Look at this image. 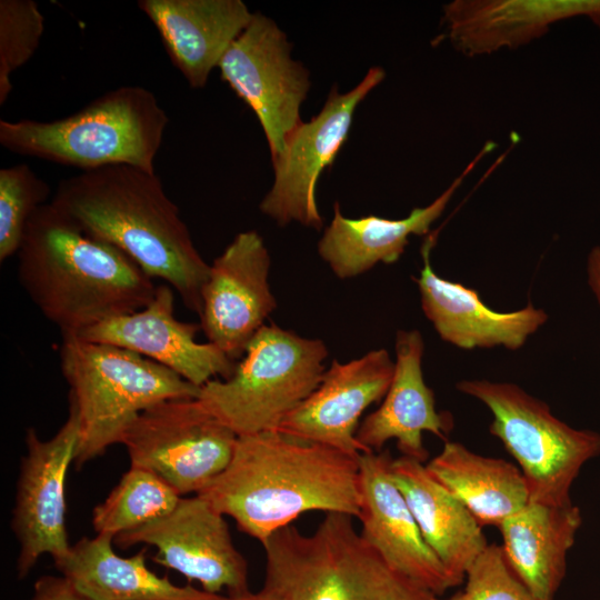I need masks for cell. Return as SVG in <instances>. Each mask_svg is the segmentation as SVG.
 Masks as SVG:
<instances>
[{"label": "cell", "mask_w": 600, "mask_h": 600, "mask_svg": "<svg viewBox=\"0 0 600 600\" xmlns=\"http://www.w3.org/2000/svg\"><path fill=\"white\" fill-rule=\"evenodd\" d=\"M197 494L263 544L308 511L358 518L359 458L278 430L239 436L228 466Z\"/></svg>", "instance_id": "6da1fadb"}, {"label": "cell", "mask_w": 600, "mask_h": 600, "mask_svg": "<svg viewBox=\"0 0 600 600\" xmlns=\"http://www.w3.org/2000/svg\"><path fill=\"white\" fill-rule=\"evenodd\" d=\"M86 234L166 281L200 314L210 264L194 246L179 208L156 171L112 164L61 180L50 200Z\"/></svg>", "instance_id": "7a4b0ae2"}, {"label": "cell", "mask_w": 600, "mask_h": 600, "mask_svg": "<svg viewBox=\"0 0 600 600\" xmlns=\"http://www.w3.org/2000/svg\"><path fill=\"white\" fill-rule=\"evenodd\" d=\"M18 279L62 337L144 308L157 286L117 248L86 234L51 202L31 216Z\"/></svg>", "instance_id": "3957f363"}, {"label": "cell", "mask_w": 600, "mask_h": 600, "mask_svg": "<svg viewBox=\"0 0 600 600\" xmlns=\"http://www.w3.org/2000/svg\"><path fill=\"white\" fill-rule=\"evenodd\" d=\"M168 123L169 117L152 91L127 84L64 118L1 119L0 144L19 156L82 171L112 164L156 171Z\"/></svg>", "instance_id": "277c9868"}, {"label": "cell", "mask_w": 600, "mask_h": 600, "mask_svg": "<svg viewBox=\"0 0 600 600\" xmlns=\"http://www.w3.org/2000/svg\"><path fill=\"white\" fill-rule=\"evenodd\" d=\"M262 589L274 600H429L427 592L391 570L366 542L352 517L329 512L313 533L293 524L262 544Z\"/></svg>", "instance_id": "5b68a950"}, {"label": "cell", "mask_w": 600, "mask_h": 600, "mask_svg": "<svg viewBox=\"0 0 600 600\" xmlns=\"http://www.w3.org/2000/svg\"><path fill=\"white\" fill-rule=\"evenodd\" d=\"M60 368L79 416L78 469L102 456L150 407L197 398L200 388L169 368L130 350L62 337Z\"/></svg>", "instance_id": "8992f818"}, {"label": "cell", "mask_w": 600, "mask_h": 600, "mask_svg": "<svg viewBox=\"0 0 600 600\" xmlns=\"http://www.w3.org/2000/svg\"><path fill=\"white\" fill-rule=\"evenodd\" d=\"M328 357L322 340L263 326L228 379L200 387L202 407L238 437L278 430L319 386Z\"/></svg>", "instance_id": "52a82bcc"}, {"label": "cell", "mask_w": 600, "mask_h": 600, "mask_svg": "<svg viewBox=\"0 0 600 600\" xmlns=\"http://www.w3.org/2000/svg\"><path fill=\"white\" fill-rule=\"evenodd\" d=\"M456 388L492 413L489 431L517 461L531 502H572L573 481L589 460L600 456V433L561 421L546 402L512 382L468 379Z\"/></svg>", "instance_id": "ba28073f"}, {"label": "cell", "mask_w": 600, "mask_h": 600, "mask_svg": "<svg viewBox=\"0 0 600 600\" xmlns=\"http://www.w3.org/2000/svg\"><path fill=\"white\" fill-rule=\"evenodd\" d=\"M238 436L197 398L172 399L141 412L126 431L130 466L151 471L179 496L200 492L228 466Z\"/></svg>", "instance_id": "9c48e42d"}, {"label": "cell", "mask_w": 600, "mask_h": 600, "mask_svg": "<svg viewBox=\"0 0 600 600\" xmlns=\"http://www.w3.org/2000/svg\"><path fill=\"white\" fill-rule=\"evenodd\" d=\"M291 50L278 24L256 12L218 66L221 79L257 116L271 161L283 153L288 136L302 121L301 106L311 86L309 70Z\"/></svg>", "instance_id": "30bf717a"}, {"label": "cell", "mask_w": 600, "mask_h": 600, "mask_svg": "<svg viewBox=\"0 0 600 600\" xmlns=\"http://www.w3.org/2000/svg\"><path fill=\"white\" fill-rule=\"evenodd\" d=\"M384 77L381 67H371L344 93L332 86L319 113L293 129L283 153L272 160L273 182L260 203L262 213L281 227L298 222L307 228H322L316 198L319 178L346 143L358 106Z\"/></svg>", "instance_id": "8fae6325"}, {"label": "cell", "mask_w": 600, "mask_h": 600, "mask_svg": "<svg viewBox=\"0 0 600 600\" xmlns=\"http://www.w3.org/2000/svg\"><path fill=\"white\" fill-rule=\"evenodd\" d=\"M80 421L73 403L56 434L40 439L33 428L26 432L27 452L21 459L11 529L19 544L17 573L24 579L39 558L54 562L69 552L66 526L67 473L79 442Z\"/></svg>", "instance_id": "7c38bea8"}, {"label": "cell", "mask_w": 600, "mask_h": 600, "mask_svg": "<svg viewBox=\"0 0 600 600\" xmlns=\"http://www.w3.org/2000/svg\"><path fill=\"white\" fill-rule=\"evenodd\" d=\"M114 542L121 548L154 547V562L200 582L207 592H250L247 560L234 547L223 514L198 494L181 497L171 512L118 534Z\"/></svg>", "instance_id": "4fadbf2b"}, {"label": "cell", "mask_w": 600, "mask_h": 600, "mask_svg": "<svg viewBox=\"0 0 600 600\" xmlns=\"http://www.w3.org/2000/svg\"><path fill=\"white\" fill-rule=\"evenodd\" d=\"M270 256L254 230L239 232L210 264L202 288L200 327L208 342L233 361L276 309L268 276Z\"/></svg>", "instance_id": "5bb4252c"}, {"label": "cell", "mask_w": 600, "mask_h": 600, "mask_svg": "<svg viewBox=\"0 0 600 600\" xmlns=\"http://www.w3.org/2000/svg\"><path fill=\"white\" fill-rule=\"evenodd\" d=\"M389 451L359 457L361 537L396 573L434 596L454 587L390 472Z\"/></svg>", "instance_id": "9a60e30c"}, {"label": "cell", "mask_w": 600, "mask_h": 600, "mask_svg": "<svg viewBox=\"0 0 600 600\" xmlns=\"http://www.w3.org/2000/svg\"><path fill=\"white\" fill-rule=\"evenodd\" d=\"M394 360L386 349L339 362L333 360L317 389L281 422L278 431L359 458L356 434L360 418L383 399L392 380Z\"/></svg>", "instance_id": "2e32d148"}, {"label": "cell", "mask_w": 600, "mask_h": 600, "mask_svg": "<svg viewBox=\"0 0 600 600\" xmlns=\"http://www.w3.org/2000/svg\"><path fill=\"white\" fill-rule=\"evenodd\" d=\"M173 291L169 284H158L144 308L100 322L77 337L136 352L199 388L218 377L230 378L237 363L217 346L196 340L200 324L177 319Z\"/></svg>", "instance_id": "e0dca14e"}, {"label": "cell", "mask_w": 600, "mask_h": 600, "mask_svg": "<svg viewBox=\"0 0 600 600\" xmlns=\"http://www.w3.org/2000/svg\"><path fill=\"white\" fill-rule=\"evenodd\" d=\"M394 371L379 408L360 423L356 438L364 452H379L384 443L396 440L403 457L424 463L429 452L423 432L446 439L453 428V418L436 409L433 391L422 372L423 338L419 330H399L394 342Z\"/></svg>", "instance_id": "ac0fdd59"}, {"label": "cell", "mask_w": 600, "mask_h": 600, "mask_svg": "<svg viewBox=\"0 0 600 600\" xmlns=\"http://www.w3.org/2000/svg\"><path fill=\"white\" fill-rule=\"evenodd\" d=\"M431 247V239L426 240L416 283L422 311L443 341L464 350H518L548 321V313L532 303L514 311L493 310L476 289L438 276L430 264Z\"/></svg>", "instance_id": "d6986e66"}, {"label": "cell", "mask_w": 600, "mask_h": 600, "mask_svg": "<svg viewBox=\"0 0 600 600\" xmlns=\"http://www.w3.org/2000/svg\"><path fill=\"white\" fill-rule=\"evenodd\" d=\"M578 17L600 28V0H454L442 22L454 49L476 57L526 46Z\"/></svg>", "instance_id": "ffe728a7"}, {"label": "cell", "mask_w": 600, "mask_h": 600, "mask_svg": "<svg viewBox=\"0 0 600 600\" xmlns=\"http://www.w3.org/2000/svg\"><path fill=\"white\" fill-rule=\"evenodd\" d=\"M172 64L193 89L203 88L253 12L241 0H139Z\"/></svg>", "instance_id": "44dd1931"}, {"label": "cell", "mask_w": 600, "mask_h": 600, "mask_svg": "<svg viewBox=\"0 0 600 600\" xmlns=\"http://www.w3.org/2000/svg\"><path fill=\"white\" fill-rule=\"evenodd\" d=\"M479 157L432 202L413 208L402 219L373 214L348 218L336 202L332 220L318 242L319 256L340 279L362 274L378 263L397 262L409 244L410 236H424L430 231Z\"/></svg>", "instance_id": "7402d4cb"}, {"label": "cell", "mask_w": 600, "mask_h": 600, "mask_svg": "<svg viewBox=\"0 0 600 600\" xmlns=\"http://www.w3.org/2000/svg\"><path fill=\"white\" fill-rule=\"evenodd\" d=\"M393 481L402 492L419 529L454 587L489 544L470 511L427 471L424 463L401 456L390 462Z\"/></svg>", "instance_id": "603a6c76"}, {"label": "cell", "mask_w": 600, "mask_h": 600, "mask_svg": "<svg viewBox=\"0 0 600 600\" xmlns=\"http://www.w3.org/2000/svg\"><path fill=\"white\" fill-rule=\"evenodd\" d=\"M581 524V511L572 502L529 501L498 526L510 568L539 600H553Z\"/></svg>", "instance_id": "cb8c5ba5"}, {"label": "cell", "mask_w": 600, "mask_h": 600, "mask_svg": "<svg viewBox=\"0 0 600 600\" xmlns=\"http://www.w3.org/2000/svg\"><path fill=\"white\" fill-rule=\"evenodd\" d=\"M113 541L110 534L83 537L54 566L89 600H216L221 596L172 583L147 567L144 548L121 557Z\"/></svg>", "instance_id": "d4e9b609"}, {"label": "cell", "mask_w": 600, "mask_h": 600, "mask_svg": "<svg viewBox=\"0 0 600 600\" xmlns=\"http://www.w3.org/2000/svg\"><path fill=\"white\" fill-rule=\"evenodd\" d=\"M424 466L481 527H498L530 501L527 482L517 466L478 454L460 442L447 441Z\"/></svg>", "instance_id": "484cf974"}, {"label": "cell", "mask_w": 600, "mask_h": 600, "mask_svg": "<svg viewBox=\"0 0 600 600\" xmlns=\"http://www.w3.org/2000/svg\"><path fill=\"white\" fill-rule=\"evenodd\" d=\"M180 499L181 496L158 476L130 466L107 498L93 509L92 527L96 533L116 538L168 514Z\"/></svg>", "instance_id": "4316f807"}, {"label": "cell", "mask_w": 600, "mask_h": 600, "mask_svg": "<svg viewBox=\"0 0 600 600\" xmlns=\"http://www.w3.org/2000/svg\"><path fill=\"white\" fill-rule=\"evenodd\" d=\"M51 188L27 163L0 169V261L17 254L31 216Z\"/></svg>", "instance_id": "83f0119b"}, {"label": "cell", "mask_w": 600, "mask_h": 600, "mask_svg": "<svg viewBox=\"0 0 600 600\" xmlns=\"http://www.w3.org/2000/svg\"><path fill=\"white\" fill-rule=\"evenodd\" d=\"M44 17L34 0H0V106L12 91V74L38 50Z\"/></svg>", "instance_id": "f1b7e54d"}, {"label": "cell", "mask_w": 600, "mask_h": 600, "mask_svg": "<svg viewBox=\"0 0 600 600\" xmlns=\"http://www.w3.org/2000/svg\"><path fill=\"white\" fill-rule=\"evenodd\" d=\"M464 580L461 600H539L516 576L496 543L476 558Z\"/></svg>", "instance_id": "f546056e"}, {"label": "cell", "mask_w": 600, "mask_h": 600, "mask_svg": "<svg viewBox=\"0 0 600 600\" xmlns=\"http://www.w3.org/2000/svg\"><path fill=\"white\" fill-rule=\"evenodd\" d=\"M28 600H89L63 576H42L33 584Z\"/></svg>", "instance_id": "4dcf8cb0"}, {"label": "cell", "mask_w": 600, "mask_h": 600, "mask_svg": "<svg viewBox=\"0 0 600 600\" xmlns=\"http://www.w3.org/2000/svg\"><path fill=\"white\" fill-rule=\"evenodd\" d=\"M587 280L596 300L600 304V246H596L587 258Z\"/></svg>", "instance_id": "1f68e13d"}, {"label": "cell", "mask_w": 600, "mask_h": 600, "mask_svg": "<svg viewBox=\"0 0 600 600\" xmlns=\"http://www.w3.org/2000/svg\"><path fill=\"white\" fill-rule=\"evenodd\" d=\"M216 600H274L266 590H263L262 588L257 591V592H248L243 596H238V597H231V596H228V597H223V596H220L218 599Z\"/></svg>", "instance_id": "d6a6232c"}, {"label": "cell", "mask_w": 600, "mask_h": 600, "mask_svg": "<svg viewBox=\"0 0 600 600\" xmlns=\"http://www.w3.org/2000/svg\"><path fill=\"white\" fill-rule=\"evenodd\" d=\"M429 600H441V599H438L437 597H434V598L429 599ZM446 600H461V592H457L452 597H450L449 599H446Z\"/></svg>", "instance_id": "836d02e7"}]
</instances>
